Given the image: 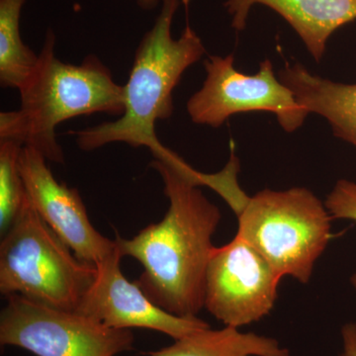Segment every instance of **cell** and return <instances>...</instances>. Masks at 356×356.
Returning <instances> with one entry per match:
<instances>
[{"instance_id":"cell-6","label":"cell","mask_w":356,"mask_h":356,"mask_svg":"<svg viewBox=\"0 0 356 356\" xmlns=\"http://www.w3.org/2000/svg\"><path fill=\"white\" fill-rule=\"evenodd\" d=\"M0 315V343L36 356H115L134 348L131 330L107 327L74 311L20 296L7 297Z\"/></svg>"},{"instance_id":"cell-9","label":"cell","mask_w":356,"mask_h":356,"mask_svg":"<svg viewBox=\"0 0 356 356\" xmlns=\"http://www.w3.org/2000/svg\"><path fill=\"white\" fill-rule=\"evenodd\" d=\"M122 257L117 247L106 259L95 264V281L84 294L76 313L113 329L153 330L175 341L210 327L198 317H178L156 305L135 281L130 282L122 273Z\"/></svg>"},{"instance_id":"cell-12","label":"cell","mask_w":356,"mask_h":356,"mask_svg":"<svg viewBox=\"0 0 356 356\" xmlns=\"http://www.w3.org/2000/svg\"><path fill=\"white\" fill-rule=\"evenodd\" d=\"M280 77L309 113L324 117L334 136L356 147V84L316 76L300 63L285 65Z\"/></svg>"},{"instance_id":"cell-16","label":"cell","mask_w":356,"mask_h":356,"mask_svg":"<svg viewBox=\"0 0 356 356\" xmlns=\"http://www.w3.org/2000/svg\"><path fill=\"white\" fill-rule=\"evenodd\" d=\"M332 219L356 222V182L339 180L325 202Z\"/></svg>"},{"instance_id":"cell-13","label":"cell","mask_w":356,"mask_h":356,"mask_svg":"<svg viewBox=\"0 0 356 356\" xmlns=\"http://www.w3.org/2000/svg\"><path fill=\"white\" fill-rule=\"evenodd\" d=\"M149 356H291L273 337L243 332L236 327L198 330L177 339L172 346L147 353Z\"/></svg>"},{"instance_id":"cell-10","label":"cell","mask_w":356,"mask_h":356,"mask_svg":"<svg viewBox=\"0 0 356 356\" xmlns=\"http://www.w3.org/2000/svg\"><path fill=\"white\" fill-rule=\"evenodd\" d=\"M46 161L37 149L23 147L20 170L30 205L81 261L98 264L116 250V242L92 226L79 192L60 184Z\"/></svg>"},{"instance_id":"cell-4","label":"cell","mask_w":356,"mask_h":356,"mask_svg":"<svg viewBox=\"0 0 356 356\" xmlns=\"http://www.w3.org/2000/svg\"><path fill=\"white\" fill-rule=\"evenodd\" d=\"M1 236V294L76 312L95 281V264L81 261L31 205Z\"/></svg>"},{"instance_id":"cell-1","label":"cell","mask_w":356,"mask_h":356,"mask_svg":"<svg viewBox=\"0 0 356 356\" xmlns=\"http://www.w3.org/2000/svg\"><path fill=\"white\" fill-rule=\"evenodd\" d=\"M170 201L161 222L132 238L117 236L123 257L137 259L142 274L135 282L156 305L178 317H197L205 307L206 278L222 214L201 191L214 188L217 173L199 172L172 153L154 159Z\"/></svg>"},{"instance_id":"cell-5","label":"cell","mask_w":356,"mask_h":356,"mask_svg":"<svg viewBox=\"0 0 356 356\" xmlns=\"http://www.w3.org/2000/svg\"><path fill=\"white\" fill-rule=\"evenodd\" d=\"M236 235L250 243L281 277L307 284L332 240V217L309 189H264L238 215Z\"/></svg>"},{"instance_id":"cell-2","label":"cell","mask_w":356,"mask_h":356,"mask_svg":"<svg viewBox=\"0 0 356 356\" xmlns=\"http://www.w3.org/2000/svg\"><path fill=\"white\" fill-rule=\"evenodd\" d=\"M189 2L161 0V13L140 40L124 86L123 115L115 121L70 131L81 151L113 143L149 147L154 156L168 149L156 137V122L172 116L173 89L185 70L206 53L202 40L189 24Z\"/></svg>"},{"instance_id":"cell-19","label":"cell","mask_w":356,"mask_h":356,"mask_svg":"<svg viewBox=\"0 0 356 356\" xmlns=\"http://www.w3.org/2000/svg\"><path fill=\"white\" fill-rule=\"evenodd\" d=\"M351 284H353V288L356 290V273L353 274L350 277Z\"/></svg>"},{"instance_id":"cell-8","label":"cell","mask_w":356,"mask_h":356,"mask_svg":"<svg viewBox=\"0 0 356 356\" xmlns=\"http://www.w3.org/2000/svg\"><path fill=\"white\" fill-rule=\"evenodd\" d=\"M281 280L268 261L236 235L213 250L204 308L227 327L241 329L273 311Z\"/></svg>"},{"instance_id":"cell-11","label":"cell","mask_w":356,"mask_h":356,"mask_svg":"<svg viewBox=\"0 0 356 356\" xmlns=\"http://www.w3.org/2000/svg\"><path fill=\"white\" fill-rule=\"evenodd\" d=\"M255 4L269 7L284 18L318 63L332 33L356 20V0H228L225 7L234 29L245 30Z\"/></svg>"},{"instance_id":"cell-14","label":"cell","mask_w":356,"mask_h":356,"mask_svg":"<svg viewBox=\"0 0 356 356\" xmlns=\"http://www.w3.org/2000/svg\"><path fill=\"white\" fill-rule=\"evenodd\" d=\"M26 0H0V84L19 90L39 62V54L20 34L21 11Z\"/></svg>"},{"instance_id":"cell-17","label":"cell","mask_w":356,"mask_h":356,"mask_svg":"<svg viewBox=\"0 0 356 356\" xmlns=\"http://www.w3.org/2000/svg\"><path fill=\"white\" fill-rule=\"evenodd\" d=\"M343 351L341 356H356V324L348 323L341 329Z\"/></svg>"},{"instance_id":"cell-3","label":"cell","mask_w":356,"mask_h":356,"mask_svg":"<svg viewBox=\"0 0 356 356\" xmlns=\"http://www.w3.org/2000/svg\"><path fill=\"white\" fill-rule=\"evenodd\" d=\"M56 36L48 30L39 62L19 89L17 110L0 113V140L40 152L47 161L64 163L56 128L79 116L103 113L120 117L124 86L116 83L99 58L88 55L79 65L67 64L55 53Z\"/></svg>"},{"instance_id":"cell-7","label":"cell","mask_w":356,"mask_h":356,"mask_svg":"<svg viewBox=\"0 0 356 356\" xmlns=\"http://www.w3.org/2000/svg\"><path fill=\"white\" fill-rule=\"evenodd\" d=\"M234 56H208L204 62L207 76L202 88L189 98L187 113L198 125L221 127L232 115L270 112L288 133L298 130L308 111L291 89L278 81L270 60H264L254 76L238 72Z\"/></svg>"},{"instance_id":"cell-18","label":"cell","mask_w":356,"mask_h":356,"mask_svg":"<svg viewBox=\"0 0 356 356\" xmlns=\"http://www.w3.org/2000/svg\"><path fill=\"white\" fill-rule=\"evenodd\" d=\"M161 1V0H137V4L143 10H153Z\"/></svg>"},{"instance_id":"cell-15","label":"cell","mask_w":356,"mask_h":356,"mask_svg":"<svg viewBox=\"0 0 356 356\" xmlns=\"http://www.w3.org/2000/svg\"><path fill=\"white\" fill-rule=\"evenodd\" d=\"M23 147L9 140H0V232L1 236L30 205L20 170Z\"/></svg>"}]
</instances>
